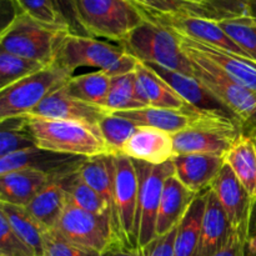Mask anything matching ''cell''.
I'll return each instance as SVG.
<instances>
[{
    "label": "cell",
    "mask_w": 256,
    "mask_h": 256,
    "mask_svg": "<svg viewBox=\"0 0 256 256\" xmlns=\"http://www.w3.org/2000/svg\"><path fill=\"white\" fill-rule=\"evenodd\" d=\"M52 64V62H50ZM49 64L0 50V90L39 72Z\"/></svg>",
    "instance_id": "34"
},
{
    "label": "cell",
    "mask_w": 256,
    "mask_h": 256,
    "mask_svg": "<svg viewBox=\"0 0 256 256\" xmlns=\"http://www.w3.org/2000/svg\"><path fill=\"white\" fill-rule=\"evenodd\" d=\"M65 176L50 180L26 206L28 212L46 230L54 229L68 204Z\"/></svg>",
    "instance_id": "27"
},
{
    "label": "cell",
    "mask_w": 256,
    "mask_h": 256,
    "mask_svg": "<svg viewBox=\"0 0 256 256\" xmlns=\"http://www.w3.org/2000/svg\"><path fill=\"white\" fill-rule=\"evenodd\" d=\"M119 45L144 64L159 65L192 76V62L182 52L176 34L148 15L145 22L135 28Z\"/></svg>",
    "instance_id": "3"
},
{
    "label": "cell",
    "mask_w": 256,
    "mask_h": 256,
    "mask_svg": "<svg viewBox=\"0 0 256 256\" xmlns=\"http://www.w3.org/2000/svg\"><path fill=\"white\" fill-rule=\"evenodd\" d=\"M225 162L232 168L250 196L256 200V144L249 132H245L238 138L225 155Z\"/></svg>",
    "instance_id": "28"
},
{
    "label": "cell",
    "mask_w": 256,
    "mask_h": 256,
    "mask_svg": "<svg viewBox=\"0 0 256 256\" xmlns=\"http://www.w3.org/2000/svg\"><path fill=\"white\" fill-rule=\"evenodd\" d=\"M145 14L159 24L164 25L165 28L174 32L175 34L248 58V55L222 29L218 20L200 16V15L182 14V12H145Z\"/></svg>",
    "instance_id": "13"
},
{
    "label": "cell",
    "mask_w": 256,
    "mask_h": 256,
    "mask_svg": "<svg viewBox=\"0 0 256 256\" xmlns=\"http://www.w3.org/2000/svg\"><path fill=\"white\" fill-rule=\"evenodd\" d=\"M110 84H112V76L105 72L96 70L76 76L72 75L64 85V89L66 90L68 94L82 102L105 109Z\"/></svg>",
    "instance_id": "30"
},
{
    "label": "cell",
    "mask_w": 256,
    "mask_h": 256,
    "mask_svg": "<svg viewBox=\"0 0 256 256\" xmlns=\"http://www.w3.org/2000/svg\"><path fill=\"white\" fill-rule=\"evenodd\" d=\"M248 2L249 0H205V6L215 20L234 19L246 16Z\"/></svg>",
    "instance_id": "40"
},
{
    "label": "cell",
    "mask_w": 256,
    "mask_h": 256,
    "mask_svg": "<svg viewBox=\"0 0 256 256\" xmlns=\"http://www.w3.org/2000/svg\"><path fill=\"white\" fill-rule=\"evenodd\" d=\"M82 179L100 195L110 214L112 230L116 236V208L114 192V159L112 154L86 158L78 170ZM118 239V236H116Z\"/></svg>",
    "instance_id": "22"
},
{
    "label": "cell",
    "mask_w": 256,
    "mask_h": 256,
    "mask_svg": "<svg viewBox=\"0 0 256 256\" xmlns=\"http://www.w3.org/2000/svg\"><path fill=\"white\" fill-rule=\"evenodd\" d=\"M135 95L144 106L198 112L169 84L142 62L135 70Z\"/></svg>",
    "instance_id": "18"
},
{
    "label": "cell",
    "mask_w": 256,
    "mask_h": 256,
    "mask_svg": "<svg viewBox=\"0 0 256 256\" xmlns=\"http://www.w3.org/2000/svg\"><path fill=\"white\" fill-rule=\"evenodd\" d=\"M22 14L29 15L32 19L49 25L66 26L55 0H15ZM69 29V28H68Z\"/></svg>",
    "instance_id": "37"
},
{
    "label": "cell",
    "mask_w": 256,
    "mask_h": 256,
    "mask_svg": "<svg viewBox=\"0 0 256 256\" xmlns=\"http://www.w3.org/2000/svg\"><path fill=\"white\" fill-rule=\"evenodd\" d=\"M114 192L116 208V236L120 244L138 250L139 234V176L132 159L124 154H112Z\"/></svg>",
    "instance_id": "7"
},
{
    "label": "cell",
    "mask_w": 256,
    "mask_h": 256,
    "mask_svg": "<svg viewBox=\"0 0 256 256\" xmlns=\"http://www.w3.org/2000/svg\"><path fill=\"white\" fill-rule=\"evenodd\" d=\"M78 170L64 178L68 202L84 210V212H90V214L102 215V216H108L110 219L109 210H108L104 200L92 186H89L82 179Z\"/></svg>",
    "instance_id": "31"
},
{
    "label": "cell",
    "mask_w": 256,
    "mask_h": 256,
    "mask_svg": "<svg viewBox=\"0 0 256 256\" xmlns=\"http://www.w3.org/2000/svg\"><path fill=\"white\" fill-rule=\"evenodd\" d=\"M246 238L254 240L256 242V200L254 202V205H252V215H250V222L249 226H248V235Z\"/></svg>",
    "instance_id": "45"
},
{
    "label": "cell",
    "mask_w": 256,
    "mask_h": 256,
    "mask_svg": "<svg viewBox=\"0 0 256 256\" xmlns=\"http://www.w3.org/2000/svg\"><path fill=\"white\" fill-rule=\"evenodd\" d=\"M176 36L179 38L182 52L202 58L238 84L256 92V62L252 59L220 48L195 42L179 34H176Z\"/></svg>",
    "instance_id": "16"
},
{
    "label": "cell",
    "mask_w": 256,
    "mask_h": 256,
    "mask_svg": "<svg viewBox=\"0 0 256 256\" xmlns=\"http://www.w3.org/2000/svg\"><path fill=\"white\" fill-rule=\"evenodd\" d=\"M132 2H134L135 4H138V5H139V0H132Z\"/></svg>",
    "instance_id": "49"
},
{
    "label": "cell",
    "mask_w": 256,
    "mask_h": 256,
    "mask_svg": "<svg viewBox=\"0 0 256 256\" xmlns=\"http://www.w3.org/2000/svg\"><path fill=\"white\" fill-rule=\"evenodd\" d=\"M55 2H56V6L62 14V19L69 28L70 32L74 35L88 36L85 30L80 25L79 19H78L76 0H55Z\"/></svg>",
    "instance_id": "42"
},
{
    "label": "cell",
    "mask_w": 256,
    "mask_h": 256,
    "mask_svg": "<svg viewBox=\"0 0 256 256\" xmlns=\"http://www.w3.org/2000/svg\"><path fill=\"white\" fill-rule=\"evenodd\" d=\"M112 114L130 120L136 126L155 128V129L162 130L172 135L178 134L192 125L198 124L202 120L214 119V118L205 116L199 112H179V110L160 109V108L152 106H145L142 109L129 110V112H112Z\"/></svg>",
    "instance_id": "21"
},
{
    "label": "cell",
    "mask_w": 256,
    "mask_h": 256,
    "mask_svg": "<svg viewBox=\"0 0 256 256\" xmlns=\"http://www.w3.org/2000/svg\"><path fill=\"white\" fill-rule=\"evenodd\" d=\"M25 118L28 129L40 149L82 158L110 154L98 126L66 120Z\"/></svg>",
    "instance_id": "2"
},
{
    "label": "cell",
    "mask_w": 256,
    "mask_h": 256,
    "mask_svg": "<svg viewBox=\"0 0 256 256\" xmlns=\"http://www.w3.org/2000/svg\"><path fill=\"white\" fill-rule=\"evenodd\" d=\"M0 256H36L2 215H0Z\"/></svg>",
    "instance_id": "38"
},
{
    "label": "cell",
    "mask_w": 256,
    "mask_h": 256,
    "mask_svg": "<svg viewBox=\"0 0 256 256\" xmlns=\"http://www.w3.org/2000/svg\"><path fill=\"white\" fill-rule=\"evenodd\" d=\"M178 226H175L168 234L156 236L145 246L139 248L138 256H176L175 255V236H176Z\"/></svg>",
    "instance_id": "41"
},
{
    "label": "cell",
    "mask_w": 256,
    "mask_h": 256,
    "mask_svg": "<svg viewBox=\"0 0 256 256\" xmlns=\"http://www.w3.org/2000/svg\"><path fill=\"white\" fill-rule=\"evenodd\" d=\"M122 154L132 160L162 165L175 156L172 135L149 126H138L125 145Z\"/></svg>",
    "instance_id": "20"
},
{
    "label": "cell",
    "mask_w": 256,
    "mask_h": 256,
    "mask_svg": "<svg viewBox=\"0 0 256 256\" xmlns=\"http://www.w3.org/2000/svg\"><path fill=\"white\" fill-rule=\"evenodd\" d=\"M244 256H256V242L249 238L244 242Z\"/></svg>",
    "instance_id": "46"
},
{
    "label": "cell",
    "mask_w": 256,
    "mask_h": 256,
    "mask_svg": "<svg viewBox=\"0 0 256 256\" xmlns=\"http://www.w3.org/2000/svg\"><path fill=\"white\" fill-rule=\"evenodd\" d=\"M246 235L234 232L222 250L212 256H244V242Z\"/></svg>",
    "instance_id": "43"
},
{
    "label": "cell",
    "mask_w": 256,
    "mask_h": 256,
    "mask_svg": "<svg viewBox=\"0 0 256 256\" xmlns=\"http://www.w3.org/2000/svg\"><path fill=\"white\" fill-rule=\"evenodd\" d=\"M54 62L72 76L79 68H95L114 78L134 72L140 62L119 44L70 32L60 45Z\"/></svg>",
    "instance_id": "1"
},
{
    "label": "cell",
    "mask_w": 256,
    "mask_h": 256,
    "mask_svg": "<svg viewBox=\"0 0 256 256\" xmlns=\"http://www.w3.org/2000/svg\"><path fill=\"white\" fill-rule=\"evenodd\" d=\"M245 126L220 119H205L172 135L175 155L210 154L224 156Z\"/></svg>",
    "instance_id": "10"
},
{
    "label": "cell",
    "mask_w": 256,
    "mask_h": 256,
    "mask_svg": "<svg viewBox=\"0 0 256 256\" xmlns=\"http://www.w3.org/2000/svg\"><path fill=\"white\" fill-rule=\"evenodd\" d=\"M198 194L190 192L174 174L165 180L156 220V236L168 234L180 224Z\"/></svg>",
    "instance_id": "23"
},
{
    "label": "cell",
    "mask_w": 256,
    "mask_h": 256,
    "mask_svg": "<svg viewBox=\"0 0 256 256\" xmlns=\"http://www.w3.org/2000/svg\"><path fill=\"white\" fill-rule=\"evenodd\" d=\"M50 180L48 174L32 169L0 175V202L26 208Z\"/></svg>",
    "instance_id": "24"
},
{
    "label": "cell",
    "mask_w": 256,
    "mask_h": 256,
    "mask_svg": "<svg viewBox=\"0 0 256 256\" xmlns=\"http://www.w3.org/2000/svg\"><path fill=\"white\" fill-rule=\"evenodd\" d=\"M72 75L54 62L39 72L0 90V122L30 114L45 98L64 86Z\"/></svg>",
    "instance_id": "6"
},
{
    "label": "cell",
    "mask_w": 256,
    "mask_h": 256,
    "mask_svg": "<svg viewBox=\"0 0 256 256\" xmlns=\"http://www.w3.org/2000/svg\"><path fill=\"white\" fill-rule=\"evenodd\" d=\"M86 158L59 154L34 146L0 158V175L22 169L42 172L52 179L76 172Z\"/></svg>",
    "instance_id": "14"
},
{
    "label": "cell",
    "mask_w": 256,
    "mask_h": 256,
    "mask_svg": "<svg viewBox=\"0 0 256 256\" xmlns=\"http://www.w3.org/2000/svg\"><path fill=\"white\" fill-rule=\"evenodd\" d=\"M102 256H138V250H130L124 246H114L102 254Z\"/></svg>",
    "instance_id": "44"
},
{
    "label": "cell",
    "mask_w": 256,
    "mask_h": 256,
    "mask_svg": "<svg viewBox=\"0 0 256 256\" xmlns=\"http://www.w3.org/2000/svg\"><path fill=\"white\" fill-rule=\"evenodd\" d=\"M174 175L195 194L210 189L225 164L224 156L210 154L175 155L172 160Z\"/></svg>",
    "instance_id": "19"
},
{
    "label": "cell",
    "mask_w": 256,
    "mask_h": 256,
    "mask_svg": "<svg viewBox=\"0 0 256 256\" xmlns=\"http://www.w3.org/2000/svg\"><path fill=\"white\" fill-rule=\"evenodd\" d=\"M246 16L256 22V0H249L248 2Z\"/></svg>",
    "instance_id": "47"
},
{
    "label": "cell",
    "mask_w": 256,
    "mask_h": 256,
    "mask_svg": "<svg viewBox=\"0 0 256 256\" xmlns=\"http://www.w3.org/2000/svg\"><path fill=\"white\" fill-rule=\"evenodd\" d=\"M76 12L88 36L118 44L146 19L142 8L132 0H76Z\"/></svg>",
    "instance_id": "4"
},
{
    "label": "cell",
    "mask_w": 256,
    "mask_h": 256,
    "mask_svg": "<svg viewBox=\"0 0 256 256\" xmlns=\"http://www.w3.org/2000/svg\"><path fill=\"white\" fill-rule=\"evenodd\" d=\"M249 132V134L252 135V136H254L255 139H256V129H252V130H250V132Z\"/></svg>",
    "instance_id": "48"
},
{
    "label": "cell",
    "mask_w": 256,
    "mask_h": 256,
    "mask_svg": "<svg viewBox=\"0 0 256 256\" xmlns=\"http://www.w3.org/2000/svg\"><path fill=\"white\" fill-rule=\"evenodd\" d=\"M145 108L135 95V72L112 78L105 109L112 114Z\"/></svg>",
    "instance_id": "32"
},
{
    "label": "cell",
    "mask_w": 256,
    "mask_h": 256,
    "mask_svg": "<svg viewBox=\"0 0 256 256\" xmlns=\"http://www.w3.org/2000/svg\"><path fill=\"white\" fill-rule=\"evenodd\" d=\"M69 34L66 26L45 24L20 14L0 32V50L50 64Z\"/></svg>",
    "instance_id": "5"
},
{
    "label": "cell",
    "mask_w": 256,
    "mask_h": 256,
    "mask_svg": "<svg viewBox=\"0 0 256 256\" xmlns=\"http://www.w3.org/2000/svg\"><path fill=\"white\" fill-rule=\"evenodd\" d=\"M0 215L6 219L12 230L34 250L36 256H42L46 229L28 212L26 208L0 202Z\"/></svg>",
    "instance_id": "29"
},
{
    "label": "cell",
    "mask_w": 256,
    "mask_h": 256,
    "mask_svg": "<svg viewBox=\"0 0 256 256\" xmlns=\"http://www.w3.org/2000/svg\"><path fill=\"white\" fill-rule=\"evenodd\" d=\"M2 122L0 132V158L36 146L34 138L28 129L26 118H10Z\"/></svg>",
    "instance_id": "33"
},
{
    "label": "cell",
    "mask_w": 256,
    "mask_h": 256,
    "mask_svg": "<svg viewBox=\"0 0 256 256\" xmlns=\"http://www.w3.org/2000/svg\"><path fill=\"white\" fill-rule=\"evenodd\" d=\"M230 39L256 62V22L248 16L218 20Z\"/></svg>",
    "instance_id": "36"
},
{
    "label": "cell",
    "mask_w": 256,
    "mask_h": 256,
    "mask_svg": "<svg viewBox=\"0 0 256 256\" xmlns=\"http://www.w3.org/2000/svg\"><path fill=\"white\" fill-rule=\"evenodd\" d=\"M209 190L200 192L192 200V205L180 222L175 236V255L199 256L202 242V220Z\"/></svg>",
    "instance_id": "26"
},
{
    "label": "cell",
    "mask_w": 256,
    "mask_h": 256,
    "mask_svg": "<svg viewBox=\"0 0 256 256\" xmlns=\"http://www.w3.org/2000/svg\"><path fill=\"white\" fill-rule=\"evenodd\" d=\"M42 256H102V254L70 244L54 230H46L44 234Z\"/></svg>",
    "instance_id": "39"
},
{
    "label": "cell",
    "mask_w": 256,
    "mask_h": 256,
    "mask_svg": "<svg viewBox=\"0 0 256 256\" xmlns=\"http://www.w3.org/2000/svg\"><path fill=\"white\" fill-rule=\"evenodd\" d=\"M185 55L192 62V76L242 119L246 132L256 129V92L238 84L202 58L190 52H185Z\"/></svg>",
    "instance_id": "9"
},
{
    "label": "cell",
    "mask_w": 256,
    "mask_h": 256,
    "mask_svg": "<svg viewBox=\"0 0 256 256\" xmlns=\"http://www.w3.org/2000/svg\"><path fill=\"white\" fill-rule=\"evenodd\" d=\"M139 176V234L138 249L156 238V220L165 180L174 174L172 162L152 165L132 160Z\"/></svg>",
    "instance_id": "11"
},
{
    "label": "cell",
    "mask_w": 256,
    "mask_h": 256,
    "mask_svg": "<svg viewBox=\"0 0 256 256\" xmlns=\"http://www.w3.org/2000/svg\"><path fill=\"white\" fill-rule=\"evenodd\" d=\"M108 115H110V112L106 109L82 102L68 94L64 86H62L48 95L30 114L24 116L66 120L82 122L90 126H98Z\"/></svg>",
    "instance_id": "17"
},
{
    "label": "cell",
    "mask_w": 256,
    "mask_h": 256,
    "mask_svg": "<svg viewBox=\"0 0 256 256\" xmlns=\"http://www.w3.org/2000/svg\"><path fill=\"white\" fill-rule=\"evenodd\" d=\"M110 154H122L125 145L138 129L130 120L110 114L105 116L98 125Z\"/></svg>",
    "instance_id": "35"
},
{
    "label": "cell",
    "mask_w": 256,
    "mask_h": 256,
    "mask_svg": "<svg viewBox=\"0 0 256 256\" xmlns=\"http://www.w3.org/2000/svg\"><path fill=\"white\" fill-rule=\"evenodd\" d=\"M155 72L160 79L169 84L195 112L214 119L226 120L245 126L239 116L232 109L222 104L202 82L194 76L180 74L172 70L165 69L154 64H145ZM246 129V126H245Z\"/></svg>",
    "instance_id": "12"
},
{
    "label": "cell",
    "mask_w": 256,
    "mask_h": 256,
    "mask_svg": "<svg viewBox=\"0 0 256 256\" xmlns=\"http://www.w3.org/2000/svg\"><path fill=\"white\" fill-rule=\"evenodd\" d=\"M52 230L70 244L98 254H104L114 246H122L109 218L90 214L69 202Z\"/></svg>",
    "instance_id": "8"
},
{
    "label": "cell",
    "mask_w": 256,
    "mask_h": 256,
    "mask_svg": "<svg viewBox=\"0 0 256 256\" xmlns=\"http://www.w3.org/2000/svg\"><path fill=\"white\" fill-rule=\"evenodd\" d=\"M210 189L226 212L232 229L248 235V226L255 200L250 196L226 162L210 185Z\"/></svg>",
    "instance_id": "15"
},
{
    "label": "cell",
    "mask_w": 256,
    "mask_h": 256,
    "mask_svg": "<svg viewBox=\"0 0 256 256\" xmlns=\"http://www.w3.org/2000/svg\"><path fill=\"white\" fill-rule=\"evenodd\" d=\"M234 232L226 212L210 189L202 220L199 256H212L216 254L225 246Z\"/></svg>",
    "instance_id": "25"
},
{
    "label": "cell",
    "mask_w": 256,
    "mask_h": 256,
    "mask_svg": "<svg viewBox=\"0 0 256 256\" xmlns=\"http://www.w3.org/2000/svg\"><path fill=\"white\" fill-rule=\"evenodd\" d=\"M252 138H254V136H252ZM254 140H255V144H256V139H255V138H254Z\"/></svg>",
    "instance_id": "50"
}]
</instances>
